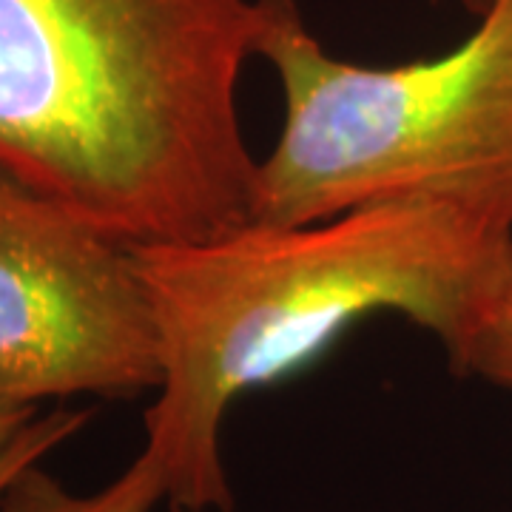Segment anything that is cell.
I'll use <instances>...</instances> for the list:
<instances>
[{"mask_svg":"<svg viewBox=\"0 0 512 512\" xmlns=\"http://www.w3.org/2000/svg\"><path fill=\"white\" fill-rule=\"evenodd\" d=\"M464 3H467V9H470V12H476L478 18H481V15L493 6L495 0H464Z\"/></svg>","mask_w":512,"mask_h":512,"instance_id":"obj_9","label":"cell"},{"mask_svg":"<svg viewBox=\"0 0 512 512\" xmlns=\"http://www.w3.org/2000/svg\"><path fill=\"white\" fill-rule=\"evenodd\" d=\"M165 501L163 473L143 450L109 487L89 495L66 490L40 461L20 470L0 493V512H151Z\"/></svg>","mask_w":512,"mask_h":512,"instance_id":"obj_5","label":"cell"},{"mask_svg":"<svg viewBox=\"0 0 512 512\" xmlns=\"http://www.w3.org/2000/svg\"><path fill=\"white\" fill-rule=\"evenodd\" d=\"M37 419L35 404H23L0 393V453L18 439L20 433Z\"/></svg>","mask_w":512,"mask_h":512,"instance_id":"obj_8","label":"cell"},{"mask_svg":"<svg viewBox=\"0 0 512 512\" xmlns=\"http://www.w3.org/2000/svg\"><path fill=\"white\" fill-rule=\"evenodd\" d=\"M453 367L512 393V296L481 319Z\"/></svg>","mask_w":512,"mask_h":512,"instance_id":"obj_6","label":"cell"},{"mask_svg":"<svg viewBox=\"0 0 512 512\" xmlns=\"http://www.w3.org/2000/svg\"><path fill=\"white\" fill-rule=\"evenodd\" d=\"M160 336L146 413L171 512H231L225 413L291 376L359 319L399 313L450 362L512 296V231L447 202H382L311 225L245 222L197 242L131 245Z\"/></svg>","mask_w":512,"mask_h":512,"instance_id":"obj_1","label":"cell"},{"mask_svg":"<svg viewBox=\"0 0 512 512\" xmlns=\"http://www.w3.org/2000/svg\"><path fill=\"white\" fill-rule=\"evenodd\" d=\"M254 55L279 77L285 126L256 163L248 222L419 200L512 231V0L453 52L387 69L330 55L296 0H256Z\"/></svg>","mask_w":512,"mask_h":512,"instance_id":"obj_3","label":"cell"},{"mask_svg":"<svg viewBox=\"0 0 512 512\" xmlns=\"http://www.w3.org/2000/svg\"><path fill=\"white\" fill-rule=\"evenodd\" d=\"M163 379L131 245L0 168V393L134 396Z\"/></svg>","mask_w":512,"mask_h":512,"instance_id":"obj_4","label":"cell"},{"mask_svg":"<svg viewBox=\"0 0 512 512\" xmlns=\"http://www.w3.org/2000/svg\"><path fill=\"white\" fill-rule=\"evenodd\" d=\"M256 0H0V168L126 245L248 222Z\"/></svg>","mask_w":512,"mask_h":512,"instance_id":"obj_2","label":"cell"},{"mask_svg":"<svg viewBox=\"0 0 512 512\" xmlns=\"http://www.w3.org/2000/svg\"><path fill=\"white\" fill-rule=\"evenodd\" d=\"M89 419H92L89 410H52L49 416H37L18 439L0 453V493L20 470L43 461L55 447L72 439L74 433H80Z\"/></svg>","mask_w":512,"mask_h":512,"instance_id":"obj_7","label":"cell"}]
</instances>
